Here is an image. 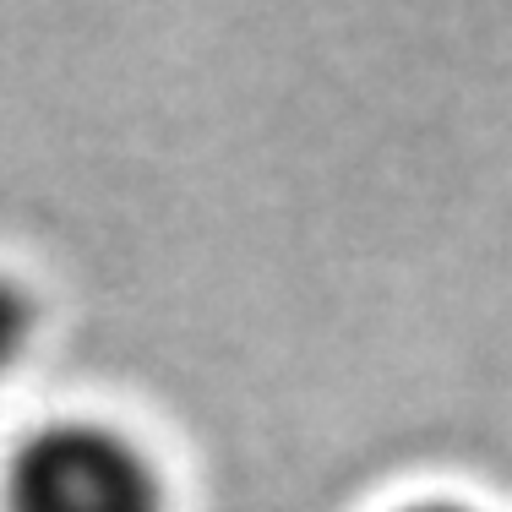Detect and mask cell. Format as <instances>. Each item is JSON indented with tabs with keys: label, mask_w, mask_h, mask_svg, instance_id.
Returning a JSON list of instances; mask_svg holds the SVG:
<instances>
[{
	"label": "cell",
	"mask_w": 512,
	"mask_h": 512,
	"mask_svg": "<svg viewBox=\"0 0 512 512\" xmlns=\"http://www.w3.org/2000/svg\"><path fill=\"white\" fill-rule=\"evenodd\" d=\"M398 512H480V507H469V502H447V496H431V502H409V507H398Z\"/></svg>",
	"instance_id": "cell-3"
},
{
	"label": "cell",
	"mask_w": 512,
	"mask_h": 512,
	"mask_svg": "<svg viewBox=\"0 0 512 512\" xmlns=\"http://www.w3.org/2000/svg\"><path fill=\"white\" fill-rule=\"evenodd\" d=\"M6 512H164V474L115 425L55 420L11 453Z\"/></svg>",
	"instance_id": "cell-1"
},
{
	"label": "cell",
	"mask_w": 512,
	"mask_h": 512,
	"mask_svg": "<svg viewBox=\"0 0 512 512\" xmlns=\"http://www.w3.org/2000/svg\"><path fill=\"white\" fill-rule=\"evenodd\" d=\"M33 322H39V306H33V295L17 284V278L0 273V376H6L22 355H28Z\"/></svg>",
	"instance_id": "cell-2"
}]
</instances>
